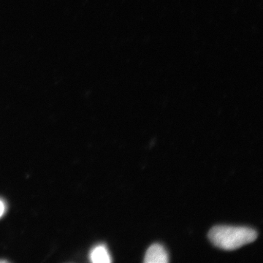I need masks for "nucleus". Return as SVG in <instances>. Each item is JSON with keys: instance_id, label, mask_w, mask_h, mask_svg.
Wrapping results in <instances>:
<instances>
[{"instance_id": "7ed1b4c3", "label": "nucleus", "mask_w": 263, "mask_h": 263, "mask_svg": "<svg viewBox=\"0 0 263 263\" xmlns=\"http://www.w3.org/2000/svg\"><path fill=\"white\" fill-rule=\"evenodd\" d=\"M91 262L95 263H108L111 262L108 249L104 246L95 247L90 256Z\"/></svg>"}, {"instance_id": "f257e3e1", "label": "nucleus", "mask_w": 263, "mask_h": 263, "mask_svg": "<svg viewBox=\"0 0 263 263\" xmlns=\"http://www.w3.org/2000/svg\"><path fill=\"white\" fill-rule=\"evenodd\" d=\"M209 238L218 248L231 251L254 241L257 233L247 227L217 226L209 231Z\"/></svg>"}, {"instance_id": "f03ea898", "label": "nucleus", "mask_w": 263, "mask_h": 263, "mask_svg": "<svg viewBox=\"0 0 263 263\" xmlns=\"http://www.w3.org/2000/svg\"><path fill=\"white\" fill-rule=\"evenodd\" d=\"M169 262V256L163 246L155 243L151 246L145 255L144 262L167 263Z\"/></svg>"}, {"instance_id": "20e7f679", "label": "nucleus", "mask_w": 263, "mask_h": 263, "mask_svg": "<svg viewBox=\"0 0 263 263\" xmlns=\"http://www.w3.org/2000/svg\"><path fill=\"white\" fill-rule=\"evenodd\" d=\"M5 212V205L3 201L0 200V217L3 215Z\"/></svg>"}]
</instances>
